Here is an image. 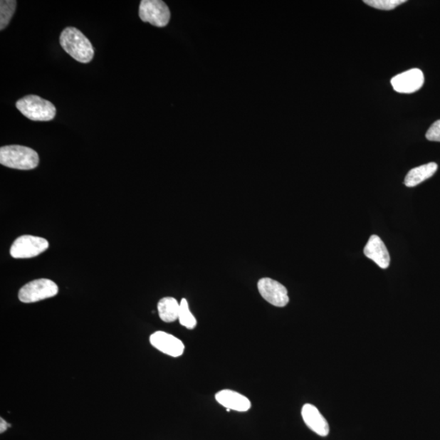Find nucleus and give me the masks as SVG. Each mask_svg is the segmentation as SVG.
Masks as SVG:
<instances>
[{
	"label": "nucleus",
	"mask_w": 440,
	"mask_h": 440,
	"mask_svg": "<svg viewBox=\"0 0 440 440\" xmlns=\"http://www.w3.org/2000/svg\"><path fill=\"white\" fill-rule=\"evenodd\" d=\"M179 304L180 308L178 318L179 323L188 330L195 329L197 324V320L193 313H192L190 311L187 300L183 298V300H182V302L179 303Z\"/></svg>",
	"instance_id": "nucleus-16"
},
{
	"label": "nucleus",
	"mask_w": 440,
	"mask_h": 440,
	"mask_svg": "<svg viewBox=\"0 0 440 440\" xmlns=\"http://www.w3.org/2000/svg\"><path fill=\"white\" fill-rule=\"evenodd\" d=\"M180 304L172 297H165L157 303L159 318L167 323H172L179 318Z\"/></svg>",
	"instance_id": "nucleus-14"
},
{
	"label": "nucleus",
	"mask_w": 440,
	"mask_h": 440,
	"mask_svg": "<svg viewBox=\"0 0 440 440\" xmlns=\"http://www.w3.org/2000/svg\"><path fill=\"white\" fill-rule=\"evenodd\" d=\"M258 290L263 300L275 307L284 308L289 303L286 288L272 278H263L259 280Z\"/></svg>",
	"instance_id": "nucleus-7"
},
{
	"label": "nucleus",
	"mask_w": 440,
	"mask_h": 440,
	"mask_svg": "<svg viewBox=\"0 0 440 440\" xmlns=\"http://www.w3.org/2000/svg\"><path fill=\"white\" fill-rule=\"evenodd\" d=\"M216 402L225 409L236 412H247L251 408L249 399L232 390H222L216 394Z\"/></svg>",
	"instance_id": "nucleus-12"
},
{
	"label": "nucleus",
	"mask_w": 440,
	"mask_h": 440,
	"mask_svg": "<svg viewBox=\"0 0 440 440\" xmlns=\"http://www.w3.org/2000/svg\"><path fill=\"white\" fill-rule=\"evenodd\" d=\"M364 253L366 257L373 261L381 268L386 269L390 265V255H389L384 242L382 241L379 236L373 235L370 236L368 243L365 247Z\"/></svg>",
	"instance_id": "nucleus-11"
},
{
	"label": "nucleus",
	"mask_w": 440,
	"mask_h": 440,
	"mask_svg": "<svg viewBox=\"0 0 440 440\" xmlns=\"http://www.w3.org/2000/svg\"><path fill=\"white\" fill-rule=\"evenodd\" d=\"M16 1L15 0H1L0 1V30L8 26L15 14Z\"/></svg>",
	"instance_id": "nucleus-15"
},
{
	"label": "nucleus",
	"mask_w": 440,
	"mask_h": 440,
	"mask_svg": "<svg viewBox=\"0 0 440 440\" xmlns=\"http://www.w3.org/2000/svg\"><path fill=\"white\" fill-rule=\"evenodd\" d=\"M151 345L172 357H182L184 345L177 337L163 331H157L150 337Z\"/></svg>",
	"instance_id": "nucleus-9"
},
{
	"label": "nucleus",
	"mask_w": 440,
	"mask_h": 440,
	"mask_svg": "<svg viewBox=\"0 0 440 440\" xmlns=\"http://www.w3.org/2000/svg\"><path fill=\"white\" fill-rule=\"evenodd\" d=\"M425 78L419 69H412L399 73L391 80L394 91L399 93H414L421 88Z\"/></svg>",
	"instance_id": "nucleus-8"
},
{
	"label": "nucleus",
	"mask_w": 440,
	"mask_h": 440,
	"mask_svg": "<svg viewBox=\"0 0 440 440\" xmlns=\"http://www.w3.org/2000/svg\"><path fill=\"white\" fill-rule=\"evenodd\" d=\"M140 19L157 27L167 26L171 12L167 5L161 0H142L139 9Z\"/></svg>",
	"instance_id": "nucleus-6"
},
{
	"label": "nucleus",
	"mask_w": 440,
	"mask_h": 440,
	"mask_svg": "<svg viewBox=\"0 0 440 440\" xmlns=\"http://www.w3.org/2000/svg\"><path fill=\"white\" fill-rule=\"evenodd\" d=\"M11 425L5 421L4 419H0V433L3 434L4 432L7 431V429L10 427Z\"/></svg>",
	"instance_id": "nucleus-19"
},
{
	"label": "nucleus",
	"mask_w": 440,
	"mask_h": 440,
	"mask_svg": "<svg viewBox=\"0 0 440 440\" xmlns=\"http://www.w3.org/2000/svg\"><path fill=\"white\" fill-rule=\"evenodd\" d=\"M38 162L37 152L29 147L7 145L0 149V163L4 167L29 171L36 168Z\"/></svg>",
	"instance_id": "nucleus-2"
},
{
	"label": "nucleus",
	"mask_w": 440,
	"mask_h": 440,
	"mask_svg": "<svg viewBox=\"0 0 440 440\" xmlns=\"http://www.w3.org/2000/svg\"><path fill=\"white\" fill-rule=\"evenodd\" d=\"M426 137L428 140L440 142V120L432 124L426 134Z\"/></svg>",
	"instance_id": "nucleus-18"
},
{
	"label": "nucleus",
	"mask_w": 440,
	"mask_h": 440,
	"mask_svg": "<svg viewBox=\"0 0 440 440\" xmlns=\"http://www.w3.org/2000/svg\"><path fill=\"white\" fill-rule=\"evenodd\" d=\"M49 247L48 241L39 236L24 235L14 242L10 255L14 258H31L41 255Z\"/></svg>",
	"instance_id": "nucleus-5"
},
{
	"label": "nucleus",
	"mask_w": 440,
	"mask_h": 440,
	"mask_svg": "<svg viewBox=\"0 0 440 440\" xmlns=\"http://www.w3.org/2000/svg\"><path fill=\"white\" fill-rule=\"evenodd\" d=\"M16 109L30 120L37 122H48L56 117V109L50 101L29 95L16 101Z\"/></svg>",
	"instance_id": "nucleus-3"
},
{
	"label": "nucleus",
	"mask_w": 440,
	"mask_h": 440,
	"mask_svg": "<svg viewBox=\"0 0 440 440\" xmlns=\"http://www.w3.org/2000/svg\"><path fill=\"white\" fill-rule=\"evenodd\" d=\"M365 4L380 10H392L406 3L405 0H365Z\"/></svg>",
	"instance_id": "nucleus-17"
},
{
	"label": "nucleus",
	"mask_w": 440,
	"mask_h": 440,
	"mask_svg": "<svg viewBox=\"0 0 440 440\" xmlns=\"http://www.w3.org/2000/svg\"><path fill=\"white\" fill-rule=\"evenodd\" d=\"M302 417L305 424L313 432L323 437L328 436L330 433L328 421L315 406L310 404H304Z\"/></svg>",
	"instance_id": "nucleus-10"
},
{
	"label": "nucleus",
	"mask_w": 440,
	"mask_h": 440,
	"mask_svg": "<svg viewBox=\"0 0 440 440\" xmlns=\"http://www.w3.org/2000/svg\"><path fill=\"white\" fill-rule=\"evenodd\" d=\"M437 170L438 165L436 162H430L428 164L412 169L405 177L404 184L407 187H415V186L433 177Z\"/></svg>",
	"instance_id": "nucleus-13"
},
{
	"label": "nucleus",
	"mask_w": 440,
	"mask_h": 440,
	"mask_svg": "<svg viewBox=\"0 0 440 440\" xmlns=\"http://www.w3.org/2000/svg\"><path fill=\"white\" fill-rule=\"evenodd\" d=\"M58 286L49 279L32 281L21 288L19 300L24 303H32L53 298L58 293Z\"/></svg>",
	"instance_id": "nucleus-4"
},
{
	"label": "nucleus",
	"mask_w": 440,
	"mask_h": 440,
	"mask_svg": "<svg viewBox=\"0 0 440 440\" xmlns=\"http://www.w3.org/2000/svg\"><path fill=\"white\" fill-rule=\"evenodd\" d=\"M60 44L71 58L81 63H89L93 59L95 52L92 43L75 27H67L61 32Z\"/></svg>",
	"instance_id": "nucleus-1"
}]
</instances>
